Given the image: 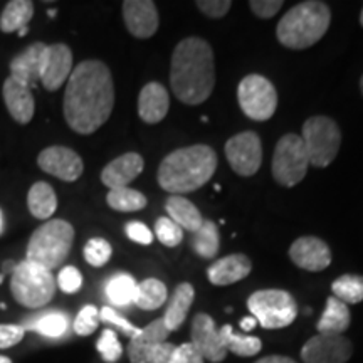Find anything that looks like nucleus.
<instances>
[{
  "instance_id": "nucleus-18",
  "label": "nucleus",
  "mask_w": 363,
  "mask_h": 363,
  "mask_svg": "<svg viewBox=\"0 0 363 363\" xmlns=\"http://www.w3.org/2000/svg\"><path fill=\"white\" fill-rule=\"evenodd\" d=\"M2 93L7 110L13 120L21 125L30 123L35 113V101L30 86L13 76H9L4 83Z\"/></svg>"
},
{
  "instance_id": "nucleus-15",
  "label": "nucleus",
  "mask_w": 363,
  "mask_h": 363,
  "mask_svg": "<svg viewBox=\"0 0 363 363\" xmlns=\"http://www.w3.org/2000/svg\"><path fill=\"white\" fill-rule=\"evenodd\" d=\"M126 29L136 39H148L158 30L160 17L155 2L150 0H126L123 2Z\"/></svg>"
},
{
  "instance_id": "nucleus-33",
  "label": "nucleus",
  "mask_w": 363,
  "mask_h": 363,
  "mask_svg": "<svg viewBox=\"0 0 363 363\" xmlns=\"http://www.w3.org/2000/svg\"><path fill=\"white\" fill-rule=\"evenodd\" d=\"M220 247V234L214 220H203L201 229L194 233L192 249L203 259H214Z\"/></svg>"
},
{
  "instance_id": "nucleus-24",
  "label": "nucleus",
  "mask_w": 363,
  "mask_h": 363,
  "mask_svg": "<svg viewBox=\"0 0 363 363\" xmlns=\"http://www.w3.org/2000/svg\"><path fill=\"white\" fill-rule=\"evenodd\" d=\"M352 316L350 310L345 303L335 296L326 299V306L323 315L316 323V330L320 335H343L350 326Z\"/></svg>"
},
{
  "instance_id": "nucleus-31",
  "label": "nucleus",
  "mask_w": 363,
  "mask_h": 363,
  "mask_svg": "<svg viewBox=\"0 0 363 363\" xmlns=\"http://www.w3.org/2000/svg\"><path fill=\"white\" fill-rule=\"evenodd\" d=\"M167 296H169L167 286L163 284L160 279L148 278L136 286L135 305L138 306L140 310L153 311L165 305Z\"/></svg>"
},
{
  "instance_id": "nucleus-11",
  "label": "nucleus",
  "mask_w": 363,
  "mask_h": 363,
  "mask_svg": "<svg viewBox=\"0 0 363 363\" xmlns=\"http://www.w3.org/2000/svg\"><path fill=\"white\" fill-rule=\"evenodd\" d=\"M225 158L230 169L240 177H252L262 163V145L259 135L242 131L227 140Z\"/></svg>"
},
{
  "instance_id": "nucleus-3",
  "label": "nucleus",
  "mask_w": 363,
  "mask_h": 363,
  "mask_svg": "<svg viewBox=\"0 0 363 363\" xmlns=\"http://www.w3.org/2000/svg\"><path fill=\"white\" fill-rule=\"evenodd\" d=\"M217 155L208 145H192L174 150L158 167V184L172 195L195 192L212 179Z\"/></svg>"
},
{
  "instance_id": "nucleus-37",
  "label": "nucleus",
  "mask_w": 363,
  "mask_h": 363,
  "mask_svg": "<svg viewBox=\"0 0 363 363\" xmlns=\"http://www.w3.org/2000/svg\"><path fill=\"white\" fill-rule=\"evenodd\" d=\"M155 235L163 246L177 247L184 240V229L170 217H160L155 222Z\"/></svg>"
},
{
  "instance_id": "nucleus-42",
  "label": "nucleus",
  "mask_w": 363,
  "mask_h": 363,
  "mask_svg": "<svg viewBox=\"0 0 363 363\" xmlns=\"http://www.w3.org/2000/svg\"><path fill=\"white\" fill-rule=\"evenodd\" d=\"M195 6L201 9V12L206 13L211 19H220L233 7V2L229 0H197Z\"/></svg>"
},
{
  "instance_id": "nucleus-19",
  "label": "nucleus",
  "mask_w": 363,
  "mask_h": 363,
  "mask_svg": "<svg viewBox=\"0 0 363 363\" xmlns=\"http://www.w3.org/2000/svg\"><path fill=\"white\" fill-rule=\"evenodd\" d=\"M143 167L145 162L142 155L135 152L125 153V155L115 158L104 167L101 172V182L110 190L128 187L130 182H133L142 174Z\"/></svg>"
},
{
  "instance_id": "nucleus-22",
  "label": "nucleus",
  "mask_w": 363,
  "mask_h": 363,
  "mask_svg": "<svg viewBox=\"0 0 363 363\" xmlns=\"http://www.w3.org/2000/svg\"><path fill=\"white\" fill-rule=\"evenodd\" d=\"M252 271V262L246 254H230L208 266L207 278L216 286H229L247 278Z\"/></svg>"
},
{
  "instance_id": "nucleus-7",
  "label": "nucleus",
  "mask_w": 363,
  "mask_h": 363,
  "mask_svg": "<svg viewBox=\"0 0 363 363\" xmlns=\"http://www.w3.org/2000/svg\"><path fill=\"white\" fill-rule=\"evenodd\" d=\"M301 140L305 143L310 165L323 169L338 155L342 147V131L337 121L328 116H311L303 125Z\"/></svg>"
},
{
  "instance_id": "nucleus-25",
  "label": "nucleus",
  "mask_w": 363,
  "mask_h": 363,
  "mask_svg": "<svg viewBox=\"0 0 363 363\" xmlns=\"http://www.w3.org/2000/svg\"><path fill=\"white\" fill-rule=\"evenodd\" d=\"M165 211L169 214L167 217H170L182 229L189 230L192 234L197 233L203 224L202 214L199 212V208L189 199L182 197V195H170L165 202Z\"/></svg>"
},
{
  "instance_id": "nucleus-38",
  "label": "nucleus",
  "mask_w": 363,
  "mask_h": 363,
  "mask_svg": "<svg viewBox=\"0 0 363 363\" xmlns=\"http://www.w3.org/2000/svg\"><path fill=\"white\" fill-rule=\"evenodd\" d=\"M96 350L101 353L103 360L108 363H115L123 355V347L113 330H104L96 343Z\"/></svg>"
},
{
  "instance_id": "nucleus-8",
  "label": "nucleus",
  "mask_w": 363,
  "mask_h": 363,
  "mask_svg": "<svg viewBox=\"0 0 363 363\" xmlns=\"http://www.w3.org/2000/svg\"><path fill=\"white\" fill-rule=\"evenodd\" d=\"M247 308L257 323L266 330L286 328L298 316L296 301L283 289H262L252 293L247 299Z\"/></svg>"
},
{
  "instance_id": "nucleus-20",
  "label": "nucleus",
  "mask_w": 363,
  "mask_h": 363,
  "mask_svg": "<svg viewBox=\"0 0 363 363\" xmlns=\"http://www.w3.org/2000/svg\"><path fill=\"white\" fill-rule=\"evenodd\" d=\"M45 51H48V44L44 43H34L24 51L17 54L11 61V72L13 78L24 81L34 88L35 83L40 81V74H43V66L45 59Z\"/></svg>"
},
{
  "instance_id": "nucleus-39",
  "label": "nucleus",
  "mask_w": 363,
  "mask_h": 363,
  "mask_svg": "<svg viewBox=\"0 0 363 363\" xmlns=\"http://www.w3.org/2000/svg\"><path fill=\"white\" fill-rule=\"evenodd\" d=\"M99 325V311L96 306L88 305L78 313L74 320V331L79 337H89L96 331Z\"/></svg>"
},
{
  "instance_id": "nucleus-29",
  "label": "nucleus",
  "mask_w": 363,
  "mask_h": 363,
  "mask_svg": "<svg viewBox=\"0 0 363 363\" xmlns=\"http://www.w3.org/2000/svg\"><path fill=\"white\" fill-rule=\"evenodd\" d=\"M34 16V4L30 0H11L0 16V30L6 34L19 33L27 27Z\"/></svg>"
},
{
  "instance_id": "nucleus-26",
  "label": "nucleus",
  "mask_w": 363,
  "mask_h": 363,
  "mask_svg": "<svg viewBox=\"0 0 363 363\" xmlns=\"http://www.w3.org/2000/svg\"><path fill=\"white\" fill-rule=\"evenodd\" d=\"M195 298V289L190 283H180L175 288L174 296H172L169 308H167L165 316L162 318L163 323H165L167 328L172 333V331L179 330L182 325H184L185 318H187V313L192 306Z\"/></svg>"
},
{
  "instance_id": "nucleus-4",
  "label": "nucleus",
  "mask_w": 363,
  "mask_h": 363,
  "mask_svg": "<svg viewBox=\"0 0 363 363\" xmlns=\"http://www.w3.org/2000/svg\"><path fill=\"white\" fill-rule=\"evenodd\" d=\"M331 22L330 7L325 2L308 0L296 4L278 22L276 35L288 49H308L316 44L328 30Z\"/></svg>"
},
{
  "instance_id": "nucleus-34",
  "label": "nucleus",
  "mask_w": 363,
  "mask_h": 363,
  "mask_svg": "<svg viewBox=\"0 0 363 363\" xmlns=\"http://www.w3.org/2000/svg\"><path fill=\"white\" fill-rule=\"evenodd\" d=\"M106 202L113 211L118 212H136L147 207V197L138 190L130 187L113 189L106 195Z\"/></svg>"
},
{
  "instance_id": "nucleus-56",
  "label": "nucleus",
  "mask_w": 363,
  "mask_h": 363,
  "mask_svg": "<svg viewBox=\"0 0 363 363\" xmlns=\"http://www.w3.org/2000/svg\"><path fill=\"white\" fill-rule=\"evenodd\" d=\"M0 310H6V305H4V303H0Z\"/></svg>"
},
{
  "instance_id": "nucleus-13",
  "label": "nucleus",
  "mask_w": 363,
  "mask_h": 363,
  "mask_svg": "<svg viewBox=\"0 0 363 363\" xmlns=\"http://www.w3.org/2000/svg\"><path fill=\"white\" fill-rule=\"evenodd\" d=\"M38 165L45 174L65 182L78 180L84 170L83 158L74 150L59 145L43 150L38 157Z\"/></svg>"
},
{
  "instance_id": "nucleus-49",
  "label": "nucleus",
  "mask_w": 363,
  "mask_h": 363,
  "mask_svg": "<svg viewBox=\"0 0 363 363\" xmlns=\"http://www.w3.org/2000/svg\"><path fill=\"white\" fill-rule=\"evenodd\" d=\"M256 325H257V320L254 316H247V318H244V320H240V328H242L244 331L254 330V326Z\"/></svg>"
},
{
  "instance_id": "nucleus-51",
  "label": "nucleus",
  "mask_w": 363,
  "mask_h": 363,
  "mask_svg": "<svg viewBox=\"0 0 363 363\" xmlns=\"http://www.w3.org/2000/svg\"><path fill=\"white\" fill-rule=\"evenodd\" d=\"M0 363H12V360L9 357H2L0 355Z\"/></svg>"
},
{
  "instance_id": "nucleus-52",
  "label": "nucleus",
  "mask_w": 363,
  "mask_h": 363,
  "mask_svg": "<svg viewBox=\"0 0 363 363\" xmlns=\"http://www.w3.org/2000/svg\"><path fill=\"white\" fill-rule=\"evenodd\" d=\"M2 227H4V224H2V212H0V233H2Z\"/></svg>"
},
{
  "instance_id": "nucleus-27",
  "label": "nucleus",
  "mask_w": 363,
  "mask_h": 363,
  "mask_svg": "<svg viewBox=\"0 0 363 363\" xmlns=\"http://www.w3.org/2000/svg\"><path fill=\"white\" fill-rule=\"evenodd\" d=\"M22 328L35 331L48 338H61L65 337L67 328H69V316L62 311H45L40 315H34L33 318L24 321Z\"/></svg>"
},
{
  "instance_id": "nucleus-10",
  "label": "nucleus",
  "mask_w": 363,
  "mask_h": 363,
  "mask_svg": "<svg viewBox=\"0 0 363 363\" xmlns=\"http://www.w3.org/2000/svg\"><path fill=\"white\" fill-rule=\"evenodd\" d=\"M238 99L244 115L254 121H267L278 108L274 84L261 74H249L240 81Z\"/></svg>"
},
{
  "instance_id": "nucleus-43",
  "label": "nucleus",
  "mask_w": 363,
  "mask_h": 363,
  "mask_svg": "<svg viewBox=\"0 0 363 363\" xmlns=\"http://www.w3.org/2000/svg\"><path fill=\"white\" fill-rule=\"evenodd\" d=\"M125 230H126V235H128V239H131L136 244H142V246H150V244L153 242V238H155V235L152 234V230H150L143 222H138V220L128 222L125 227Z\"/></svg>"
},
{
  "instance_id": "nucleus-12",
  "label": "nucleus",
  "mask_w": 363,
  "mask_h": 363,
  "mask_svg": "<svg viewBox=\"0 0 363 363\" xmlns=\"http://www.w3.org/2000/svg\"><path fill=\"white\" fill-rule=\"evenodd\" d=\"M353 353V345L343 335H320L308 340L301 348L305 363H347Z\"/></svg>"
},
{
  "instance_id": "nucleus-2",
  "label": "nucleus",
  "mask_w": 363,
  "mask_h": 363,
  "mask_svg": "<svg viewBox=\"0 0 363 363\" xmlns=\"http://www.w3.org/2000/svg\"><path fill=\"white\" fill-rule=\"evenodd\" d=\"M170 86L179 101L201 104L211 98L216 86L214 51L201 38L180 40L172 54Z\"/></svg>"
},
{
  "instance_id": "nucleus-5",
  "label": "nucleus",
  "mask_w": 363,
  "mask_h": 363,
  "mask_svg": "<svg viewBox=\"0 0 363 363\" xmlns=\"http://www.w3.org/2000/svg\"><path fill=\"white\" fill-rule=\"evenodd\" d=\"M72 242L74 227L65 219H51L39 225L30 235L26 261L54 271L67 259Z\"/></svg>"
},
{
  "instance_id": "nucleus-40",
  "label": "nucleus",
  "mask_w": 363,
  "mask_h": 363,
  "mask_svg": "<svg viewBox=\"0 0 363 363\" xmlns=\"http://www.w3.org/2000/svg\"><path fill=\"white\" fill-rule=\"evenodd\" d=\"M99 321H104V323H108V325L115 326V328H118V330H121L125 335H128L130 338L136 337V335L140 333V330H142V328H136L135 325H131L125 316H121L120 313L115 311L110 306H104L103 310L99 311Z\"/></svg>"
},
{
  "instance_id": "nucleus-1",
  "label": "nucleus",
  "mask_w": 363,
  "mask_h": 363,
  "mask_svg": "<svg viewBox=\"0 0 363 363\" xmlns=\"http://www.w3.org/2000/svg\"><path fill=\"white\" fill-rule=\"evenodd\" d=\"M115 106L111 71L96 59L79 62L67 79L65 93V120L72 131L91 135L106 123Z\"/></svg>"
},
{
  "instance_id": "nucleus-45",
  "label": "nucleus",
  "mask_w": 363,
  "mask_h": 363,
  "mask_svg": "<svg viewBox=\"0 0 363 363\" xmlns=\"http://www.w3.org/2000/svg\"><path fill=\"white\" fill-rule=\"evenodd\" d=\"M24 335L26 330L22 328V325H0V350L21 343Z\"/></svg>"
},
{
  "instance_id": "nucleus-53",
  "label": "nucleus",
  "mask_w": 363,
  "mask_h": 363,
  "mask_svg": "<svg viewBox=\"0 0 363 363\" xmlns=\"http://www.w3.org/2000/svg\"><path fill=\"white\" fill-rule=\"evenodd\" d=\"M56 16V11H49V17H54Z\"/></svg>"
},
{
  "instance_id": "nucleus-23",
  "label": "nucleus",
  "mask_w": 363,
  "mask_h": 363,
  "mask_svg": "<svg viewBox=\"0 0 363 363\" xmlns=\"http://www.w3.org/2000/svg\"><path fill=\"white\" fill-rule=\"evenodd\" d=\"M170 335L169 328L163 323L162 318L152 321V323L140 330V333L130 340L128 345V358L131 363H147V353L150 348L158 343L167 342Z\"/></svg>"
},
{
  "instance_id": "nucleus-17",
  "label": "nucleus",
  "mask_w": 363,
  "mask_h": 363,
  "mask_svg": "<svg viewBox=\"0 0 363 363\" xmlns=\"http://www.w3.org/2000/svg\"><path fill=\"white\" fill-rule=\"evenodd\" d=\"M72 72V52L66 44L48 45L40 74V83L48 91H57L69 79Z\"/></svg>"
},
{
  "instance_id": "nucleus-16",
  "label": "nucleus",
  "mask_w": 363,
  "mask_h": 363,
  "mask_svg": "<svg viewBox=\"0 0 363 363\" xmlns=\"http://www.w3.org/2000/svg\"><path fill=\"white\" fill-rule=\"evenodd\" d=\"M289 257L301 269L310 272H320L331 264V251L325 240L306 235L294 240L289 247Z\"/></svg>"
},
{
  "instance_id": "nucleus-44",
  "label": "nucleus",
  "mask_w": 363,
  "mask_h": 363,
  "mask_svg": "<svg viewBox=\"0 0 363 363\" xmlns=\"http://www.w3.org/2000/svg\"><path fill=\"white\" fill-rule=\"evenodd\" d=\"M283 6V0H251L249 2L251 11L257 17H261V19H271V17H274Z\"/></svg>"
},
{
  "instance_id": "nucleus-14",
  "label": "nucleus",
  "mask_w": 363,
  "mask_h": 363,
  "mask_svg": "<svg viewBox=\"0 0 363 363\" xmlns=\"http://www.w3.org/2000/svg\"><path fill=\"white\" fill-rule=\"evenodd\" d=\"M192 343L195 350L201 353L203 360L211 363H220L225 360L227 352L222 345L219 328H217L212 316L206 313H197L192 320Z\"/></svg>"
},
{
  "instance_id": "nucleus-9",
  "label": "nucleus",
  "mask_w": 363,
  "mask_h": 363,
  "mask_svg": "<svg viewBox=\"0 0 363 363\" xmlns=\"http://www.w3.org/2000/svg\"><path fill=\"white\" fill-rule=\"evenodd\" d=\"M308 169H310V158L301 136L296 133L281 136L271 163L274 180L283 187H294L305 179Z\"/></svg>"
},
{
  "instance_id": "nucleus-55",
  "label": "nucleus",
  "mask_w": 363,
  "mask_h": 363,
  "mask_svg": "<svg viewBox=\"0 0 363 363\" xmlns=\"http://www.w3.org/2000/svg\"><path fill=\"white\" fill-rule=\"evenodd\" d=\"M360 89H362V93H363V76H362V79H360Z\"/></svg>"
},
{
  "instance_id": "nucleus-48",
  "label": "nucleus",
  "mask_w": 363,
  "mask_h": 363,
  "mask_svg": "<svg viewBox=\"0 0 363 363\" xmlns=\"http://www.w3.org/2000/svg\"><path fill=\"white\" fill-rule=\"evenodd\" d=\"M256 363H298V362H296V360H293V358H289V357H283V355H269V357L261 358V360H257Z\"/></svg>"
},
{
  "instance_id": "nucleus-35",
  "label": "nucleus",
  "mask_w": 363,
  "mask_h": 363,
  "mask_svg": "<svg viewBox=\"0 0 363 363\" xmlns=\"http://www.w3.org/2000/svg\"><path fill=\"white\" fill-rule=\"evenodd\" d=\"M333 296L345 305H357L363 301V276L343 274L331 284Z\"/></svg>"
},
{
  "instance_id": "nucleus-30",
  "label": "nucleus",
  "mask_w": 363,
  "mask_h": 363,
  "mask_svg": "<svg viewBox=\"0 0 363 363\" xmlns=\"http://www.w3.org/2000/svg\"><path fill=\"white\" fill-rule=\"evenodd\" d=\"M219 335L224 345L225 352H233L238 357H252L257 355L262 348L261 338L249 337V335L235 333L230 325H224L219 328Z\"/></svg>"
},
{
  "instance_id": "nucleus-32",
  "label": "nucleus",
  "mask_w": 363,
  "mask_h": 363,
  "mask_svg": "<svg viewBox=\"0 0 363 363\" xmlns=\"http://www.w3.org/2000/svg\"><path fill=\"white\" fill-rule=\"evenodd\" d=\"M136 286H138V283L133 279V276L121 272V274L113 276V278L108 281L104 291H106V296L111 301V305L125 308L135 305Z\"/></svg>"
},
{
  "instance_id": "nucleus-46",
  "label": "nucleus",
  "mask_w": 363,
  "mask_h": 363,
  "mask_svg": "<svg viewBox=\"0 0 363 363\" xmlns=\"http://www.w3.org/2000/svg\"><path fill=\"white\" fill-rule=\"evenodd\" d=\"M170 363H203V358L192 343H182L175 348Z\"/></svg>"
},
{
  "instance_id": "nucleus-28",
  "label": "nucleus",
  "mask_w": 363,
  "mask_h": 363,
  "mask_svg": "<svg viewBox=\"0 0 363 363\" xmlns=\"http://www.w3.org/2000/svg\"><path fill=\"white\" fill-rule=\"evenodd\" d=\"M27 207L39 220H49L57 208V195L45 182H35L27 194Z\"/></svg>"
},
{
  "instance_id": "nucleus-47",
  "label": "nucleus",
  "mask_w": 363,
  "mask_h": 363,
  "mask_svg": "<svg viewBox=\"0 0 363 363\" xmlns=\"http://www.w3.org/2000/svg\"><path fill=\"white\" fill-rule=\"evenodd\" d=\"M175 348L177 345L169 342L155 345V347L150 348V352L147 353V363H170Z\"/></svg>"
},
{
  "instance_id": "nucleus-41",
  "label": "nucleus",
  "mask_w": 363,
  "mask_h": 363,
  "mask_svg": "<svg viewBox=\"0 0 363 363\" xmlns=\"http://www.w3.org/2000/svg\"><path fill=\"white\" fill-rule=\"evenodd\" d=\"M57 286L67 294L78 293L83 286V276L74 266H66L57 274Z\"/></svg>"
},
{
  "instance_id": "nucleus-50",
  "label": "nucleus",
  "mask_w": 363,
  "mask_h": 363,
  "mask_svg": "<svg viewBox=\"0 0 363 363\" xmlns=\"http://www.w3.org/2000/svg\"><path fill=\"white\" fill-rule=\"evenodd\" d=\"M27 33H29V26H27V27H22V29L19 30V38H24V35H26Z\"/></svg>"
},
{
  "instance_id": "nucleus-21",
  "label": "nucleus",
  "mask_w": 363,
  "mask_h": 363,
  "mask_svg": "<svg viewBox=\"0 0 363 363\" xmlns=\"http://www.w3.org/2000/svg\"><path fill=\"white\" fill-rule=\"evenodd\" d=\"M170 110L169 91L160 83L145 84L138 96V115L145 123L155 125L160 123Z\"/></svg>"
},
{
  "instance_id": "nucleus-57",
  "label": "nucleus",
  "mask_w": 363,
  "mask_h": 363,
  "mask_svg": "<svg viewBox=\"0 0 363 363\" xmlns=\"http://www.w3.org/2000/svg\"><path fill=\"white\" fill-rule=\"evenodd\" d=\"M2 281H4V276H2V274H0V283H2Z\"/></svg>"
},
{
  "instance_id": "nucleus-36",
  "label": "nucleus",
  "mask_w": 363,
  "mask_h": 363,
  "mask_svg": "<svg viewBox=\"0 0 363 363\" xmlns=\"http://www.w3.org/2000/svg\"><path fill=\"white\" fill-rule=\"evenodd\" d=\"M83 254H84L86 262H88L89 266L101 267L111 259L113 249H111V244L108 242L106 239L93 238L86 242Z\"/></svg>"
},
{
  "instance_id": "nucleus-54",
  "label": "nucleus",
  "mask_w": 363,
  "mask_h": 363,
  "mask_svg": "<svg viewBox=\"0 0 363 363\" xmlns=\"http://www.w3.org/2000/svg\"><path fill=\"white\" fill-rule=\"evenodd\" d=\"M360 24L363 26V9H362V13H360Z\"/></svg>"
},
{
  "instance_id": "nucleus-6",
  "label": "nucleus",
  "mask_w": 363,
  "mask_h": 363,
  "mask_svg": "<svg viewBox=\"0 0 363 363\" xmlns=\"http://www.w3.org/2000/svg\"><path fill=\"white\" fill-rule=\"evenodd\" d=\"M56 279L52 271L34 262L22 261L13 266L11 276V293L17 303L26 308H43L51 303L56 293Z\"/></svg>"
}]
</instances>
